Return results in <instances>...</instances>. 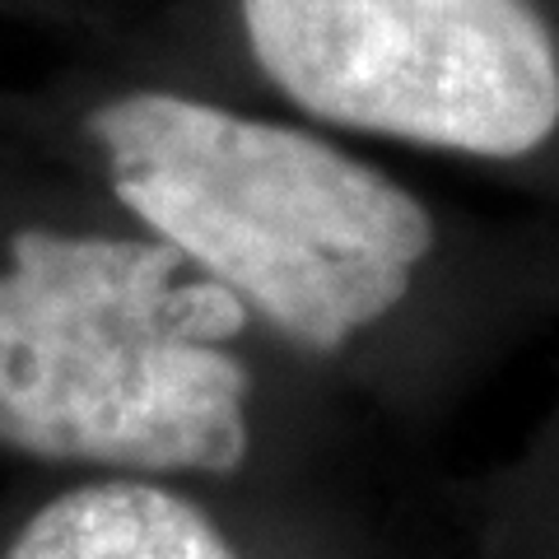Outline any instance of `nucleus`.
Wrapping results in <instances>:
<instances>
[{"mask_svg":"<svg viewBox=\"0 0 559 559\" xmlns=\"http://www.w3.org/2000/svg\"><path fill=\"white\" fill-rule=\"evenodd\" d=\"M257 66L304 112L476 159L559 127V51L532 0H238Z\"/></svg>","mask_w":559,"mask_h":559,"instance_id":"nucleus-3","label":"nucleus"},{"mask_svg":"<svg viewBox=\"0 0 559 559\" xmlns=\"http://www.w3.org/2000/svg\"><path fill=\"white\" fill-rule=\"evenodd\" d=\"M90 131L121 205L308 349L388 318L433 248L406 187L308 131L182 94L112 98Z\"/></svg>","mask_w":559,"mask_h":559,"instance_id":"nucleus-2","label":"nucleus"},{"mask_svg":"<svg viewBox=\"0 0 559 559\" xmlns=\"http://www.w3.org/2000/svg\"><path fill=\"white\" fill-rule=\"evenodd\" d=\"M164 238L24 229L0 271V443L38 462L229 476L248 462L252 378L229 341L248 304L178 280Z\"/></svg>","mask_w":559,"mask_h":559,"instance_id":"nucleus-1","label":"nucleus"},{"mask_svg":"<svg viewBox=\"0 0 559 559\" xmlns=\"http://www.w3.org/2000/svg\"><path fill=\"white\" fill-rule=\"evenodd\" d=\"M5 559H238L197 503L145 480L66 489L14 536Z\"/></svg>","mask_w":559,"mask_h":559,"instance_id":"nucleus-4","label":"nucleus"}]
</instances>
